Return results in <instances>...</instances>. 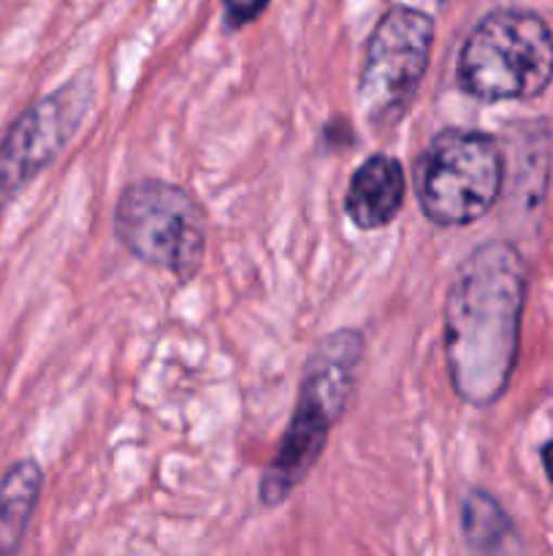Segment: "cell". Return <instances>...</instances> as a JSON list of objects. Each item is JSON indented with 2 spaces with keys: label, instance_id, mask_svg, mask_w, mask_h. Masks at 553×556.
<instances>
[{
  "label": "cell",
  "instance_id": "obj_8",
  "mask_svg": "<svg viewBox=\"0 0 553 556\" xmlns=\"http://www.w3.org/2000/svg\"><path fill=\"white\" fill-rule=\"evenodd\" d=\"M407 179L396 157L377 152L352 174L345 195V212L361 231L385 228L404 204Z\"/></svg>",
  "mask_w": 553,
  "mask_h": 556
},
{
  "label": "cell",
  "instance_id": "obj_1",
  "mask_svg": "<svg viewBox=\"0 0 553 556\" xmlns=\"http://www.w3.org/2000/svg\"><path fill=\"white\" fill-rule=\"evenodd\" d=\"M526 266L510 242H486L455 269L445 299V362L453 391L488 407L507 391L518 358Z\"/></svg>",
  "mask_w": 553,
  "mask_h": 556
},
{
  "label": "cell",
  "instance_id": "obj_6",
  "mask_svg": "<svg viewBox=\"0 0 553 556\" xmlns=\"http://www.w3.org/2000/svg\"><path fill=\"white\" fill-rule=\"evenodd\" d=\"M434 20L412 5H390L363 47L358 106L374 130H388L407 114L428 71Z\"/></svg>",
  "mask_w": 553,
  "mask_h": 556
},
{
  "label": "cell",
  "instance_id": "obj_11",
  "mask_svg": "<svg viewBox=\"0 0 553 556\" xmlns=\"http://www.w3.org/2000/svg\"><path fill=\"white\" fill-rule=\"evenodd\" d=\"M271 0H222V20H226L228 30H242L249 22L258 20Z\"/></svg>",
  "mask_w": 553,
  "mask_h": 556
},
{
  "label": "cell",
  "instance_id": "obj_4",
  "mask_svg": "<svg viewBox=\"0 0 553 556\" xmlns=\"http://www.w3.org/2000/svg\"><path fill=\"white\" fill-rule=\"evenodd\" d=\"M412 185L421 212L434 226H470L502 193L504 155L493 136L445 128L415 161Z\"/></svg>",
  "mask_w": 553,
  "mask_h": 556
},
{
  "label": "cell",
  "instance_id": "obj_3",
  "mask_svg": "<svg viewBox=\"0 0 553 556\" xmlns=\"http://www.w3.org/2000/svg\"><path fill=\"white\" fill-rule=\"evenodd\" d=\"M553 79V33L529 9H497L461 43L455 81L477 101H526Z\"/></svg>",
  "mask_w": 553,
  "mask_h": 556
},
{
  "label": "cell",
  "instance_id": "obj_2",
  "mask_svg": "<svg viewBox=\"0 0 553 556\" xmlns=\"http://www.w3.org/2000/svg\"><path fill=\"white\" fill-rule=\"evenodd\" d=\"M363 362V337L356 329L331 331L314 345L298 380V400L274 459L260 478V503L282 505L307 481L323 456L334 424L345 416Z\"/></svg>",
  "mask_w": 553,
  "mask_h": 556
},
{
  "label": "cell",
  "instance_id": "obj_12",
  "mask_svg": "<svg viewBox=\"0 0 553 556\" xmlns=\"http://www.w3.org/2000/svg\"><path fill=\"white\" fill-rule=\"evenodd\" d=\"M542 467H545L548 478H551V483H553V443L542 445Z\"/></svg>",
  "mask_w": 553,
  "mask_h": 556
},
{
  "label": "cell",
  "instance_id": "obj_7",
  "mask_svg": "<svg viewBox=\"0 0 553 556\" xmlns=\"http://www.w3.org/2000/svg\"><path fill=\"white\" fill-rule=\"evenodd\" d=\"M95 87L74 79L33 103L0 139V210L65 150L90 112Z\"/></svg>",
  "mask_w": 553,
  "mask_h": 556
},
{
  "label": "cell",
  "instance_id": "obj_5",
  "mask_svg": "<svg viewBox=\"0 0 553 556\" xmlns=\"http://www.w3.org/2000/svg\"><path fill=\"white\" fill-rule=\"evenodd\" d=\"M114 233L150 266L179 282L198 275L206 255V215L198 201L166 179H136L114 206Z\"/></svg>",
  "mask_w": 553,
  "mask_h": 556
},
{
  "label": "cell",
  "instance_id": "obj_10",
  "mask_svg": "<svg viewBox=\"0 0 553 556\" xmlns=\"http://www.w3.org/2000/svg\"><path fill=\"white\" fill-rule=\"evenodd\" d=\"M461 527L472 552L493 554L510 535V521L497 500L486 492H470L461 508Z\"/></svg>",
  "mask_w": 553,
  "mask_h": 556
},
{
  "label": "cell",
  "instance_id": "obj_9",
  "mask_svg": "<svg viewBox=\"0 0 553 556\" xmlns=\"http://www.w3.org/2000/svg\"><path fill=\"white\" fill-rule=\"evenodd\" d=\"M43 472L33 459L16 462L0 478V556H14L41 497Z\"/></svg>",
  "mask_w": 553,
  "mask_h": 556
}]
</instances>
